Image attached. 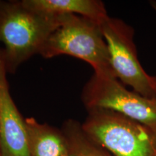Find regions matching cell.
Listing matches in <instances>:
<instances>
[{
	"instance_id": "obj_1",
	"label": "cell",
	"mask_w": 156,
	"mask_h": 156,
	"mask_svg": "<svg viewBox=\"0 0 156 156\" xmlns=\"http://www.w3.org/2000/svg\"><path fill=\"white\" fill-rule=\"evenodd\" d=\"M64 17L30 9L22 1H0V42L7 73H15L21 64L40 54Z\"/></svg>"
},
{
	"instance_id": "obj_2",
	"label": "cell",
	"mask_w": 156,
	"mask_h": 156,
	"mask_svg": "<svg viewBox=\"0 0 156 156\" xmlns=\"http://www.w3.org/2000/svg\"><path fill=\"white\" fill-rule=\"evenodd\" d=\"M39 54L46 58L73 56L88 63L95 75L116 77L101 25L79 15H64L62 25L50 35Z\"/></svg>"
},
{
	"instance_id": "obj_3",
	"label": "cell",
	"mask_w": 156,
	"mask_h": 156,
	"mask_svg": "<svg viewBox=\"0 0 156 156\" xmlns=\"http://www.w3.org/2000/svg\"><path fill=\"white\" fill-rule=\"evenodd\" d=\"M87 112L82 129L112 156H156V134L147 126L111 110Z\"/></svg>"
},
{
	"instance_id": "obj_4",
	"label": "cell",
	"mask_w": 156,
	"mask_h": 156,
	"mask_svg": "<svg viewBox=\"0 0 156 156\" xmlns=\"http://www.w3.org/2000/svg\"><path fill=\"white\" fill-rule=\"evenodd\" d=\"M115 76L142 96L156 98V77L142 67L134 42V29L122 20L108 17L101 24Z\"/></svg>"
},
{
	"instance_id": "obj_5",
	"label": "cell",
	"mask_w": 156,
	"mask_h": 156,
	"mask_svg": "<svg viewBox=\"0 0 156 156\" xmlns=\"http://www.w3.org/2000/svg\"><path fill=\"white\" fill-rule=\"evenodd\" d=\"M81 98L87 111L99 108L119 113L156 134V98L129 90L116 77L93 74L83 87Z\"/></svg>"
},
{
	"instance_id": "obj_6",
	"label": "cell",
	"mask_w": 156,
	"mask_h": 156,
	"mask_svg": "<svg viewBox=\"0 0 156 156\" xmlns=\"http://www.w3.org/2000/svg\"><path fill=\"white\" fill-rule=\"evenodd\" d=\"M2 48L0 47V152L1 156H30L25 119L9 92Z\"/></svg>"
},
{
	"instance_id": "obj_7",
	"label": "cell",
	"mask_w": 156,
	"mask_h": 156,
	"mask_svg": "<svg viewBox=\"0 0 156 156\" xmlns=\"http://www.w3.org/2000/svg\"><path fill=\"white\" fill-rule=\"evenodd\" d=\"M30 156H65L71 153L62 130L41 124L34 117L25 119Z\"/></svg>"
},
{
	"instance_id": "obj_8",
	"label": "cell",
	"mask_w": 156,
	"mask_h": 156,
	"mask_svg": "<svg viewBox=\"0 0 156 156\" xmlns=\"http://www.w3.org/2000/svg\"><path fill=\"white\" fill-rule=\"evenodd\" d=\"M34 10L53 15H75L101 24L109 17L103 2L99 0H22Z\"/></svg>"
},
{
	"instance_id": "obj_9",
	"label": "cell",
	"mask_w": 156,
	"mask_h": 156,
	"mask_svg": "<svg viewBox=\"0 0 156 156\" xmlns=\"http://www.w3.org/2000/svg\"><path fill=\"white\" fill-rule=\"evenodd\" d=\"M62 130L67 137L70 151L76 156H112L90 139L77 121H66Z\"/></svg>"
},
{
	"instance_id": "obj_10",
	"label": "cell",
	"mask_w": 156,
	"mask_h": 156,
	"mask_svg": "<svg viewBox=\"0 0 156 156\" xmlns=\"http://www.w3.org/2000/svg\"><path fill=\"white\" fill-rule=\"evenodd\" d=\"M150 5H151L152 8L156 12V1H151L150 2Z\"/></svg>"
},
{
	"instance_id": "obj_11",
	"label": "cell",
	"mask_w": 156,
	"mask_h": 156,
	"mask_svg": "<svg viewBox=\"0 0 156 156\" xmlns=\"http://www.w3.org/2000/svg\"><path fill=\"white\" fill-rule=\"evenodd\" d=\"M65 156H76L75 154H73V153H72L71 152V153H69V154H68V155H65Z\"/></svg>"
},
{
	"instance_id": "obj_12",
	"label": "cell",
	"mask_w": 156,
	"mask_h": 156,
	"mask_svg": "<svg viewBox=\"0 0 156 156\" xmlns=\"http://www.w3.org/2000/svg\"><path fill=\"white\" fill-rule=\"evenodd\" d=\"M0 156H1V152H0Z\"/></svg>"
}]
</instances>
